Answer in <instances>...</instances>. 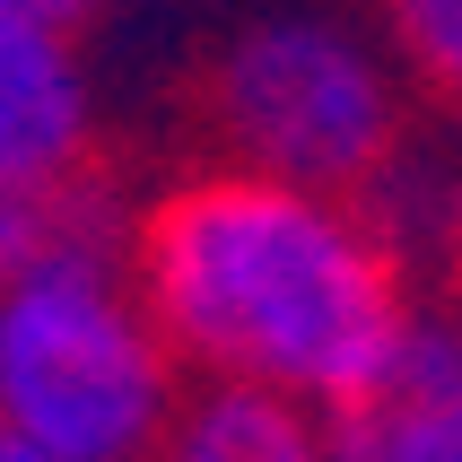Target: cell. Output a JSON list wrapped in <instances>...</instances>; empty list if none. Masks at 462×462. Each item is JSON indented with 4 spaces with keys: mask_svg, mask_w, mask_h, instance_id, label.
<instances>
[{
    "mask_svg": "<svg viewBox=\"0 0 462 462\" xmlns=\"http://www.w3.org/2000/svg\"><path fill=\"white\" fill-rule=\"evenodd\" d=\"M428 262H437V306L462 314V183H445L428 209Z\"/></svg>",
    "mask_w": 462,
    "mask_h": 462,
    "instance_id": "9",
    "label": "cell"
},
{
    "mask_svg": "<svg viewBox=\"0 0 462 462\" xmlns=\"http://www.w3.org/2000/svg\"><path fill=\"white\" fill-rule=\"evenodd\" d=\"M149 462H332V419L271 384L183 375L175 419L149 445Z\"/></svg>",
    "mask_w": 462,
    "mask_h": 462,
    "instance_id": "6",
    "label": "cell"
},
{
    "mask_svg": "<svg viewBox=\"0 0 462 462\" xmlns=\"http://www.w3.org/2000/svg\"><path fill=\"white\" fill-rule=\"evenodd\" d=\"M183 366L131 288L123 236H70L0 280V445L52 462H149Z\"/></svg>",
    "mask_w": 462,
    "mask_h": 462,
    "instance_id": "2",
    "label": "cell"
},
{
    "mask_svg": "<svg viewBox=\"0 0 462 462\" xmlns=\"http://www.w3.org/2000/svg\"><path fill=\"white\" fill-rule=\"evenodd\" d=\"M192 105H201L209 157L375 201L384 175L402 166L411 79H402L393 44L297 9V18L236 26L201 61Z\"/></svg>",
    "mask_w": 462,
    "mask_h": 462,
    "instance_id": "3",
    "label": "cell"
},
{
    "mask_svg": "<svg viewBox=\"0 0 462 462\" xmlns=\"http://www.w3.org/2000/svg\"><path fill=\"white\" fill-rule=\"evenodd\" d=\"M0 462H52V454H26V445H0Z\"/></svg>",
    "mask_w": 462,
    "mask_h": 462,
    "instance_id": "10",
    "label": "cell"
},
{
    "mask_svg": "<svg viewBox=\"0 0 462 462\" xmlns=\"http://www.w3.org/2000/svg\"><path fill=\"white\" fill-rule=\"evenodd\" d=\"M332 462H462V314L428 306L375 402L332 419Z\"/></svg>",
    "mask_w": 462,
    "mask_h": 462,
    "instance_id": "5",
    "label": "cell"
},
{
    "mask_svg": "<svg viewBox=\"0 0 462 462\" xmlns=\"http://www.w3.org/2000/svg\"><path fill=\"white\" fill-rule=\"evenodd\" d=\"M384 44L428 105L462 114V0H384Z\"/></svg>",
    "mask_w": 462,
    "mask_h": 462,
    "instance_id": "8",
    "label": "cell"
},
{
    "mask_svg": "<svg viewBox=\"0 0 462 462\" xmlns=\"http://www.w3.org/2000/svg\"><path fill=\"white\" fill-rule=\"evenodd\" d=\"M123 262L183 375L314 402L323 419L393 384L419 297L375 201L201 157L123 218Z\"/></svg>",
    "mask_w": 462,
    "mask_h": 462,
    "instance_id": "1",
    "label": "cell"
},
{
    "mask_svg": "<svg viewBox=\"0 0 462 462\" xmlns=\"http://www.w3.org/2000/svg\"><path fill=\"white\" fill-rule=\"evenodd\" d=\"M97 175V105L70 52V26L0 9V183L70 192Z\"/></svg>",
    "mask_w": 462,
    "mask_h": 462,
    "instance_id": "4",
    "label": "cell"
},
{
    "mask_svg": "<svg viewBox=\"0 0 462 462\" xmlns=\"http://www.w3.org/2000/svg\"><path fill=\"white\" fill-rule=\"evenodd\" d=\"M70 236H123L105 218V192L97 175L70 183V192H26V183H0V280H18L26 262H44L52 245Z\"/></svg>",
    "mask_w": 462,
    "mask_h": 462,
    "instance_id": "7",
    "label": "cell"
}]
</instances>
